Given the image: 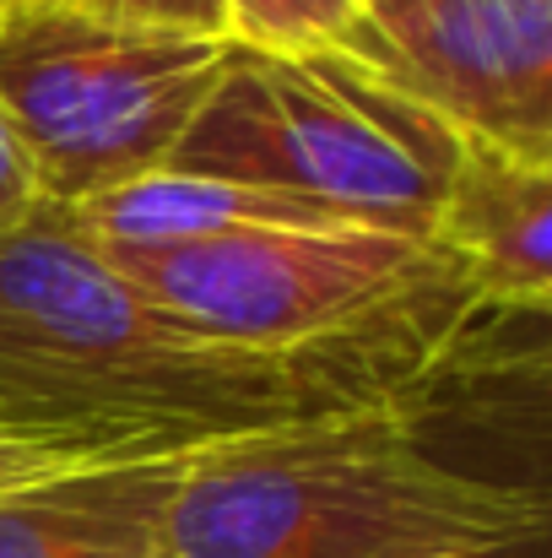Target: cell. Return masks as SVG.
<instances>
[{
  "label": "cell",
  "mask_w": 552,
  "mask_h": 558,
  "mask_svg": "<svg viewBox=\"0 0 552 558\" xmlns=\"http://www.w3.org/2000/svg\"><path fill=\"white\" fill-rule=\"evenodd\" d=\"M461 277L422 288L353 337L260 353L189 331L131 288L54 201L0 233V423L98 456H174L238 434L390 407L433 359Z\"/></svg>",
  "instance_id": "1"
},
{
  "label": "cell",
  "mask_w": 552,
  "mask_h": 558,
  "mask_svg": "<svg viewBox=\"0 0 552 558\" xmlns=\"http://www.w3.org/2000/svg\"><path fill=\"white\" fill-rule=\"evenodd\" d=\"M548 532L542 488L444 461L395 407L206 445L169 510L174 558H455Z\"/></svg>",
  "instance_id": "2"
},
{
  "label": "cell",
  "mask_w": 552,
  "mask_h": 558,
  "mask_svg": "<svg viewBox=\"0 0 552 558\" xmlns=\"http://www.w3.org/2000/svg\"><path fill=\"white\" fill-rule=\"evenodd\" d=\"M461 131L347 49H228L217 87L163 169L287 190L364 228L428 239Z\"/></svg>",
  "instance_id": "3"
},
{
  "label": "cell",
  "mask_w": 552,
  "mask_h": 558,
  "mask_svg": "<svg viewBox=\"0 0 552 558\" xmlns=\"http://www.w3.org/2000/svg\"><path fill=\"white\" fill-rule=\"evenodd\" d=\"M228 38L109 22L71 0L0 16V109L44 201L76 206L163 169L222 76Z\"/></svg>",
  "instance_id": "4"
},
{
  "label": "cell",
  "mask_w": 552,
  "mask_h": 558,
  "mask_svg": "<svg viewBox=\"0 0 552 558\" xmlns=\"http://www.w3.org/2000/svg\"><path fill=\"white\" fill-rule=\"evenodd\" d=\"M98 250L189 331L260 353H304L353 337L455 271L428 239L384 228H249Z\"/></svg>",
  "instance_id": "5"
},
{
  "label": "cell",
  "mask_w": 552,
  "mask_h": 558,
  "mask_svg": "<svg viewBox=\"0 0 552 558\" xmlns=\"http://www.w3.org/2000/svg\"><path fill=\"white\" fill-rule=\"evenodd\" d=\"M347 54L450 131L552 158V0H364Z\"/></svg>",
  "instance_id": "6"
},
{
  "label": "cell",
  "mask_w": 552,
  "mask_h": 558,
  "mask_svg": "<svg viewBox=\"0 0 552 558\" xmlns=\"http://www.w3.org/2000/svg\"><path fill=\"white\" fill-rule=\"evenodd\" d=\"M428 244L493 304H552V158L461 136Z\"/></svg>",
  "instance_id": "7"
},
{
  "label": "cell",
  "mask_w": 552,
  "mask_h": 558,
  "mask_svg": "<svg viewBox=\"0 0 552 558\" xmlns=\"http://www.w3.org/2000/svg\"><path fill=\"white\" fill-rule=\"evenodd\" d=\"M189 456H109L5 488L0 558H174L169 510Z\"/></svg>",
  "instance_id": "8"
},
{
  "label": "cell",
  "mask_w": 552,
  "mask_h": 558,
  "mask_svg": "<svg viewBox=\"0 0 552 558\" xmlns=\"http://www.w3.org/2000/svg\"><path fill=\"white\" fill-rule=\"evenodd\" d=\"M65 211L98 244H180V239H222L249 228H364L347 211L287 190L238 185V180L184 174V169H152Z\"/></svg>",
  "instance_id": "9"
},
{
  "label": "cell",
  "mask_w": 552,
  "mask_h": 558,
  "mask_svg": "<svg viewBox=\"0 0 552 558\" xmlns=\"http://www.w3.org/2000/svg\"><path fill=\"white\" fill-rule=\"evenodd\" d=\"M364 0H228V44L260 54L347 49Z\"/></svg>",
  "instance_id": "10"
},
{
  "label": "cell",
  "mask_w": 552,
  "mask_h": 558,
  "mask_svg": "<svg viewBox=\"0 0 552 558\" xmlns=\"http://www.w3.org/2000/svg\"><path fill=\"white\" fill-rule=\"evenodd\" d=\"M82 11H98L109 22L189 33V38H228V0H71Z\"/></svg>",
  "instance_id": "11"
},
{
  "label": "cell",
  "mask_w": 552,
  "mask_h": 558,
  "mask_svg": "<svg viewBox=\"0 0 552 558\" xmlns=\"http://www.w3.org/2000/svg\"><path fill=\"white\" fill-rule=\"evenodd\" d=\"M82 461H109L76 439H60V434H44V428H11L0 423V494L16 488V483H38L49 472H65V466H82Z\"/></svg>",
  "instance_id": "12"
},
{
  "label": "cell",
  "mask_w": 552,
  "mask_h": 558,
  "mask_svg": "<svg viewBox=\"0 0 552 558\" xmlns=\"http://www.w3.org/2000/svg\"><path fill=\"white\" fill-rule=\"evenodd\" d=\"M44 206V185H38V169L22 147V136L11 131L5 109H0V233L22 228L33 211Z\"/></svg>",
  "instance_id": "13"
},
{
  "label": "cell",
  "mask_w": 552,
  "mask_h": 558,
  "mask_svg": "<svg viewBox=\"0 0 552 558\" xmlns=\"http://www.w3.org/2000/svg\"><path fill=\"white\" fill-rule=\"evenodd\" d=\"M455 558H552V532L548 537H520V543H499L482 554H455Z\"/></svg>",
  "instance_id": "14"
},
{
  "label": "cell",
  "mask_w": 552,
  "mask_h": 558,
  "mask_svg": "<svg viewBox=\"0 0 552 558\" xmlns=\"http://www.w3.org/2000/svg\"><path fill=\"white\" fill-rule=\"evenodd\" d=\"M16 5H22V0H0V16H5V11H16Z\"/></svg>",
  "instance_id": "15"
}]
</instances>
